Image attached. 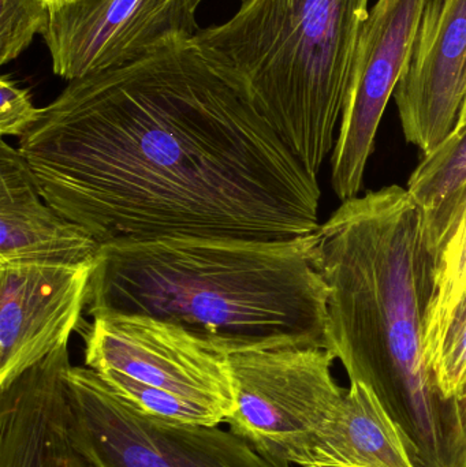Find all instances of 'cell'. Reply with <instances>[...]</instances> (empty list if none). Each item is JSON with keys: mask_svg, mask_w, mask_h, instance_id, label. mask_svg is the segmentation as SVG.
<instances>
[{"mask_svg": "<svg viewBox=\"0 0 466 467\" xmlns=\"http://www.w3.org/2000/svg\"><path fill=\"white\" fill-rule=\"evenodd\" d=\"M466 125V99L464 101V106H462L461 112H460L459 122H457L456 128H461V126Z\"/></svg>", "mask_w": 466, "mask_h": 467, "instance_id": "44dd1931", "label": "cell"}, {"mask_svg": "<svg viewBox=\"0 0 466 467\" xmlns=\"http://www.w3.org/2000/svg\"><path fill=\"white\" fill-rule=\"evenodd\" d=\"M408 193L423 216L424 236L432 254L448 234L466 194V125L456 128L408 181Z\"/></svg>", "mask_w": 466, "mask_h": 467, "instance_id": "5bb4252c", "label": "cell"}, {"mask_svg": "<svg viewBox=\"0 0 466 467\" xmlns=\"http://www.w3.org/2000/svg\"><path fill=\"white\" fill-rule=\"evenodd\" d=\"M101 246L43 199L19 148L0 142V265L95 264Z\"/></svg>", "mask_w": 466, "mask_h": 467, "instance_id": "7c38bea8", "label": "cell"}, {"mask_svg": "<svg viewBox=\"0 0 466 467\" xmlns=\"http://www.w3.org/2000/svg\"><path fill=\"white\" fill-rule=\"evenodd\" d=\"M315 235V266L328 287L327 350L350 383L379 398L413 466L466 467L456 400L443 397L424 353L435 255L407 189L342 202Z\"/></svg>", "mask_w": 466, "mask_h": 467, "instance_id": "7a4b0ae2", "label": "cell"}, {"mask_svg": "<svg viewBox=\"0 0 466 467\" xmlns=\"http://www.w3.org/2000/svg\"><path fill=\"white\" fill-rule=\"evenodd\" d=\"M297 466L415 467L396 422L363 383L345 389Z\"/></svg>", "mask_w": 466, "mask_h": 467, "instance_id": "4fadbf2b", "label": "cell"}, {"mask_svg": "<svg viewBox=\"0 0 466 467\" xmlns=\"http://www.w3.org/2000/svg\"><path fill=\"white\" fill-rule=\"evenodd\" d=\"M18 148L43 199L101 244L320 227L317 177L192 41L68 82Z\"/></svg>", "mask_w": 466, "mask_h": 467, "instance_id": "6da1fadb", "label": "cell"}, {"mask_svg": "<svg viewBox=\"0 0 466 467\" xmlns=\"http://www.w3.org/2000/svg\"><path fill=\"white\" fill-rule=\"evenodd\" d=\"M466 99V0H427L394 92L402 131L424 155L445 141Z\"/></svg>", "mask_w": 466, "mask_h": 467, "instance_id": "8fae6325", "label": "cell"}, {"mask_svg": "<svg viewBox=\"0 0 466 467\" xmlns=\"http://www.w3.org/2000/svg\"><path fill=\"white\" fill-rule=\"evenodd\" d=\"M466 287V276H465V279H464V282H462V285H461V291H460V294L462 293V291H464V288ZM460 294H459V296H460ZM459 296H457V298H459ZM457 301V299H456ZM451 306H453V305H451ZM443 317H445V316H443Z\"/></svg>", "mask_w": 466, "mask_h": 467, "instance_id": "7402d4cb", "label": "cell"}, {"mask_svg": "<svg viewBox=\"0 0 466 467\" xmlns=\"http://www.w3.org/2000/svg\"><path fill=\"white\" fill-rule=\"evenodd\" d=\"M316 235L170 236L103 244L88 315H139L185 327L229 354L281 345L327 348L328 287Z\"/></svg>", "mask_w": 466, "mask_h": 467, "instance_id": "3957f363", "label": "cell"}, {"mask_svg": "<svg viewBox=\"0 0 466 467\" xmlns=\"http://www.w3.org/2000/svg\"><path fill=\"white\" fill-rule=\"evenodd\" d=\"M51 19L46 0H0V65L21 57Z\"/></svg>", "mask_w": 466, "mask_h": 467, "instance_id": "e0dca14e", "label": "cell"}, {"mask_svg": "<svg viewBox=\"0 0 466 467\" xmlns=\"http://www.w3.org/2000/svg\"><path fill=\"white\" fill-rule=\"evenodd\" d=\"M49 8L59 7V5H68V3L78 2V0H46Z\"/></svg>", "mask_w": 466, "mask_h": 467, "instance_id": "ffe728a7", "label": "cell"}, {"mask_svg": "<svg viewBox=\"0 0 466 467\" xmlns=\"http://www.w3.org/2000/svg\"><path fill=\"white\" fill-rule=\"evenodd\" d=\"M466 276V194L435 255V290L426 313L424 339L456 302Z\"/></svg>", "mask_w": 466, "mask_h": 467, "instance_id": "2e32d148", "label": "cell"}, {"mask_svg": "<svg viewBox=\"0 0 466 467\" xmlns=\"http://www.w3.org/2000/svg\"><path fill=\"white\" fill-rule=\"evenodd\" d=\"M334 359L327 348L297 343L230 354V431L274 466L297 465L344 397L331 372Z\"/></svg>", "mask_w": 466, "mask_h": 467, "instance_id": "8992f818", "label": "cell"}, {"mask_svg": "<svg viewBox=\"0 0 466 467\" xmlns=\"http://www.w3.org/2000/svg\"><path fill=\"white\" fill-rule=\"evenodd\" d=\"M95 264L0 265V389L79 329Z\"/></svg>", "mask_w": 466, "mask_h": 467, "instance_id": "30bf717a", "label": "cell"}, {"mask_svg": "<svg viewBox=\"0 0 466 467\" xmlns=\"http://www.w3.org/2000/svg\"><path fill=\"white\" fill-rule=\"evenodd\" d=\"M202 0H78L51 8L43 37L55 76L71 82L191 43Z\"/></svg>", "mask_w": 466, "mask_h": 467, "instance_id": "ba28073f", "label": "cell"}, {"mask_svg": "<svg viewBox=\"0 0 466 467\" xmlns=\"http://www.w3.org/2000/svg\"><path fill=\"white\" fill-rule=\"evenodd\" d=\"M424 353L443 397H459L466 384V287L440 326L424 339Z\"/></svg>", "mask_w": 466, "mask_h": 467, "instance_id": "9a60e30c", "label": "cell"}, {"mask_svg": "<svg viewBox=\"0 0 466 467\" xmlns=\"http://www.w3.org/2000/svg\"><path fill=\"white\" fill-rule=\"evenodd\" d=\"M44 109L33 104L27 88L18 87L10 76L0 78V134L3 137H24L40 122Z\"/></svg>", "mask_w": 466, "mask_h": 467, "instance_id": "ac0fdd59", "label": "cell"}, {"mask_svg": "<svg viewBox=\"0 0 466 467\" xmlns=\"http://www.w3.org/2000/svg\"><path fill=\"white\" fill-rule=\"evenodd\" d=\"M85 367L136 410L174 424L218 427L235 408L229 351L185 327L107 315L85 327Z\"/></svg>", "mask_w": 466, "mask_h": 467, "instance_id": "5b68a950", "label": "cell"}, {"mask_svg": "<svg viewBox=\"0 0 466 467\" xmlns=\"http://www.w3.org/2000/svg\"><path fill=\"white\" fill-rule=\"evenodd\" d=\"M71 438L89 467H276L232 431L147 416L88 367L66 376Z\"/></svg>", "mask_w": 466, "mask_h": 467, "instance_id": "52a82bcc", "label": "cell"}, {"mask_svg": "<svg viewBox=\"0 0 466 467\" xmlns=\"http://www.w3.org/2000/svg\"><path fill=\"white\" fill-rule=\"evenodd\" d=\"M454 400H456L457 416H459L460 432L466 443V384L461 394L454 398Z\"/></svg>", "mask_w": 466, "mask_h": 467, "instance_id": "d6986e66", "label": "cell"}, {"mask_svg": "<svg viewBox=\"0 0 466 467\" xmlns=\"http://www.w3.org/2000/svg\"><path fill=\"white\" fill-rule=\"evenodd\" d=\"M241 2H243V0H241Z\"/></svg>", "mask_w": 466, "mask_h": 467, "instance_id": "603a6c76", "label": "cell"}, {"mask_svg": "<svg viewBox=\"0 0 466 467\" xmlns=\"http://www.w3.org/2000/svg\"><path fill=\"white\" fill-rule=\"evenodd\" d=\"M427 0H378L361 30L331 158V183L342 202L360 193L388 100L412 51Z\"/></svg>", "mask_w": 466, "mask_h": 467, "instance_id": "9c48e42d", "label": "cell"}, {"mask_svg": "<svg viewBox=\"0 0 466 467\" xmlns=\"http://www.w3.org/2000/svg\"><path fill=\"white\" fill-rule=\"evenodd\" d=\"M369 0H243L192 44L317 177L337 142Z\"/></svg>", "mask_w": 466, "mask_h": 467, "instance_id": "277c9868", "label": "cell"}]
</instances>
